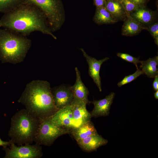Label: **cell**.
<instances>
[{
  "instance_id": "cell-1",
  "label": "cell",
  "mask_w": 158,
  "mask_h": 158,
  "mask_svg": "<svg viewBox=\"0 0 158 158\" xmlns=\"http://www.w3.org/2000/svg\"><path fill=\"white\" fill-rule=\"evenodd\" d=\"M0 27L26 36L33 32L38 31L57 39L50 28L44 14L31 5L22 4L4 13L0 19Z\"/></svg>"
},
{
  "instance_id": "cell-2",
  "label": "cell",
  "mask_w": 158,
  "mask_h": 158,
  "mask_svg": "<svg viewBox=\"0 0 158 158\" xmlns=\"http://www.w3.org/2000/svg\"><path fill=\"white\" fill-rule=\"evenodd\" d=\"M18 102L39 119L50 117L58 110L54 103L50 84L46 81L35 80L28 83Z\"/></svg>"
},
{
  "instance_id": "cell-3",
  "label": "cell",
  "mask_w": 158,
  "mask_h": 158,
  "mask_svg": "<svg viewBox=\"0 0 158 158\" xmlns=\"http://www.w3.org/2000/svg\"><path fill=\"white\" fill-rule=\"evenodd\" d=\"M31 45V40L26 36L7 28L0 30L2 63L16 64L23 61Z\"/></svg>"
},
{
  "instance_id": "cell-4",
  "label": "cell",
  "mask_w": 158,
  "mask_h": 158,
  "mask_svg": "<svg viewBox=\"0 0 158 158\" xmlns=\"http://www.w3.org/2000/svg\"><path fill=\"white\" fill-rule=\"evenodd\" d=\"M40 120L25 109L19 110L11 118L8 136L18 146L31 144L34 142Z\"/></svg>"
},
{
  "instance_id": "cell-5",
  "label": "cell",
  "mask_w": 158,
  "mask_h": 158,
  "mask_svg": "<svg viewBox=\"0 0 158 158\" xmlns=\"http://www.w3.org/2000/svg\"><path fill=\"white\" fill-rule=\"evenodd\" d=\"M23 4L32 5L38 8L45 16L52 32L59 30L64 22L65 12L61 0H24Z\"/></svg>"
},
{
  "instance_id": "cell-6",
  "label": "cell",
  "mask_w": 158,
  "mask_h": 158,
  "mask_svg": "<svg viewBox=\"0 0 158 158\" xmlns=\"http://www.w3.org/2000/svg\"><path fill=\"white\" fill-rule=\"evenodd\" d=\"M70 129L54 125L49 117L40 119L34 142L40 145L50 146L59 137L69 133Z\"/></svg>"
},
{
  "instance_id": "cell-7",
  "label": "cell",
  "mask_w": 158,
  "mask_h": 158,
  "mask_svg": "<svg viewBox=\"0 0 158 158\" xmlns=\"http://www.w3.org/2000/svg\"><path fill=\"white\" fill-rule=\"evenodd\" d=\"M9 146L3 148L5 152L4 158H40L43 155L42 147L35 143L17 146L12 142Z\"/></svg>"
},
{
  "instance_id": "cell-8",
  "label": "cell",
  "mask_w": 158,
  "mask_h": 158,
  "mask_svg": "<svg viewBox=\"0 0 158 158\" xmlns=\"http://www.w3.org/2000/svg\"><path fill=\"white\" fill-rule=\"evenodd\" d=\"M49 118L51 122L56 126L70 129L77 128L73 118L71 105L58 110Z\"/></svg>"
},
{
  "instance_id": "cell-9",
  "label": "cell",
  "mask_w": 158,
  "mask_h": 158,
  "mask_svg": "<svg viewBox=\"0 0 158 158\" xmlns=\"http://www.w3.org/2000/svg\"><path fill=\"white\" fill-rule=\"evenodd\" d=\"M51 92L54 105L58 110L71 105L74 97L70 86L55 87L51 88Z\"/></svg>"
},
{
  "instance_id": "cell-10",
  "label": "cell",
  "mask_w": 158,
  "mask_h": 158,
  "mask_svg": "<svg viewBox=\"0 0 158 158\" xmlns=\"http://www.w3.org/2000/svg\"><path fill=\"white\" fill-rule=\"evenodd\" d=\"M80 50L88 63L89 75L92 79L99 91H102L101 78L99 74L100 68L102 64L109 59V58L106 57L102 59L97 60L95 58L89 56L82 48H80Z\"/></svg>"
},
{
  "instance_id": "cell-11",
  "label": "cell",
  "mask_w": 158,
  "mask_h": 158,
  "mask_svg": "<svg viewBox=\"0 0 158 158\" xmlns=\"http://www.w3.org/2000/svg\"><path fill=\"white\" fill-rule=\"evenodd\" d=\"M86 104L83 102L74 99L71 104L73 118L77 127L90 121L91 116L86 109Z\"/></svg>"
},
{
  "instance_id": "cell-12",
  "label": "cell",
  "mask_w": 158,
  "mask_h": 158,
  "mask_svg": "<svg viewBox=\"0 0 158 158\" xmlns=\"http://www.w3.org/2000/svg\"><path fill=\"white\" fill-rule=\"evenodd\" d=\"M115 95V93L112 92L103 99L90 102L94 106V108L90 113L91 117L108 115Z\"/></svg>"
},
{
  "instance_id": "cell-13",
  "label": "cell",
  "mask_w": 158,
  "mask_h": 158,
  "mask_svg": "<svg viewBox=\"0 0 158 158\" xmlns=\"http://www.w3.org/2000/svg\"><path fill=\"white\" fill-rule=\"evenodd\" d=\"M75 82L73 85L70 86L73 94V99L83 102L87 104L89 102L88 99L89 91L82 81L80 73L77 67L75 68Z\"/></svg>"
},
{
  "instance_id": "cell-14",
  "label": "cell",
  "mask_w": 158,
  "mask_h": 158,
  "mask_svg": "<svg viewBox=\"0 0 158 158\" xmlns=\"http://www.w3.org/2000/svg\"><path fill=\"white\" fill-rule=\"evenodd\" d=\"M108 140L103 138L97 133L77 142L79 146L87 152L96 150L99 147L106 145Z\"/></svg>"
},
{
  "instance_id": "cell-15",
  "label": "cell",
  "mask_w": 158,
  "mask_h": 158,
  "mask_svg": "<svg viewBox=\"0 0 158 158\" xmlns=\"http://www.w3.org/2000/svg\"><path fill=\"white\" fill-rule=\"evenodd\" d=\"M156 13L155 11L149 10L142 5L131 13L130 16L145 26L153 23Z\"/></svg>"
},
{
  "instance_id": "cell-16",
  "label": "cell",
  "mask_w": 158,
  "mask_h": 158,
  "mask_svg": "<svg viewBox=\"0 0 158 158\" xmlns=\"http://www.w3.org/2000/svg\"><path fill=\"white\" fill-rule=\"evenodd\" d=\"M144 29H146V27L129 16L124 20L121 34L125 36H133L138 34Z\"/></svg>"
},
{
  "instance_id": "cell-17",
  "label": "cell",
  "mask_w": 158,
  "mask_h": 158,
  "mask_svg": "<svg viewBox=\"0 0 158 158\" xmlns=\"http://www.w3.org/2000/svg\"><path fill=\"white\" fill-rule=\"evenodd\" d=\"M70 131L77 142L97 133L90 121L82 124L77 128L72 129Z\"/></svg>"
},
{
  "instance_id": "cell-18",
  "label": "cell",
  "mask_w": 158,
  "mask_h": 158,
  "mask_svg": "<svg viewBox=\"0 0 158 158\" xmlns=\"http://www.w3.org/2000/svg\"><path fill=\"white\" fill-rule=\"evenodd\" d=\"M105 7L117 22L124 20L128 16L119 1L106 0Z\"/></svg>"
},
{
  "instance_id": "cell-19",
  "label": "cell",
  "mask_w": 158,
  "mask_h": 158,
  "mask_svg": "<svg viewBox=\"0 0 158 158\" xmlns=\"http://www.w3.org/2000/svg\"><path fill=\"white\" fill-rule=\"evenodd\" d=\"M140 68L144 74L148 77L154 78L158 75V69L157 66L158 64V56H155L152 58H149L146 61H141Z\"/></svg>"
},
{
  "instance_id": "cell-20",
  "label": "cell",
  "mask_w": 158,
  "mask_h": 158,
  "mask_svg": "<svg viewBox=\"0 0 158 158\" xmlns=\"http://www.w3.org/2000/svg\"><path fill=\"white\" fill-rule=\"evenodd\" d=\"M93 20L98 25L111 24L117 22L105 6L96 7Z\"/></svg>"
},
{
  "instance_id": "cell-21",
  "label": "cell",
  "mask_w": 158,
  "mask_h": 158,
  "mask_svg": "<svg viewBox=\"0 0 158 158\" xmlns=\"http://www.w3.org/2000/svg\"><path fill=\"white\" fill-rule=\"evenodd\" d=\"M24 0H0V12H8L23 4Z\"/></svg>"
},
{
  "instance_id": "cell-22",
  "label": "cell",
  "mask_w": 158,
  "mask_h": 158,
  "mask_svg": "<svg viewBox=\"0 0 158 158\" xmlns=\"http://www.w3.org/2000/svg\"><path fill=\"white\" fill-rule=\"evenodd\" d=\"M119 1L128 16H130L131 13L142 6L136 4L130 0H120Z\"/></svg>"
},
{
  "instance_id": "cell-23",
  "label": "cell",
  "mask_w": 158,
  "mask_h": 158,
  "mask_svg": "<svg viewBox=\"0 0 158 158\" xmlns=\"http://www.w3.org/2000/svg\"><path fill=\"white\" fill-rule=\"evenodd\" d=\"M144 74L142 70L139 68L137 69L136 71L134 73L125 76L121 81L118 83L117 85L119 87H121L135 80L140 75Z\"/></svg>"
},
{
  "instance_id": "cell-24",
  "label": "cell",
  "mask_w": 158,
  "mask_h": 158,
  "mask_svg": "<svg viewBox=\"0 0 158 158\" xmlns=\"http://www.w3.org/2000/svg\"><path fill=\"white\" fill-rule=\"evenodd\" d=\"M117 56L127 61L133 63L135 65L137 69L138 68V64L140 63L141 62L139 58H136L128 54L121 53H117Z\"/></svg>"
},
{
  "instance_id": "cell-25",
  "label": "cell",
  "mask_w": 158,
  "mask_h": 158,
  "mask_svg": "<svg viewBox=\"0 0 158 158\" xmlns=\"http://www.w3.org/2000/svg\"><path fill=\"white\" fill-rule=\"evenodd\" d=\"M146 30L149 32L154 39L156 37H158V22L152 23L146 27Z\"/></svg>"
},
{
  "instance_id": "cell-26",
  "label": "cell",
  "mask_w": 158,
  "mask_h": 158,
  "mask_svg": "<svg viewBox=\"0 0 158 158\" xmlns=\"http://www.w3.org/2000/svg\"><path fill=\"white\" fill-rule=\"evenodd\" d=\"M106 0H94L96 7L105 6Z\"/></svg>"
},
{
  "instance_id": "cell-27",
  "label": "cell",
  "mask_w": 158,
  "mask_h": 158,
  "mask_svg": "<svg viewBox=\"0 0 158 158\" xmlns=\"http://www.w3.org/2000/svg\"><path fill=\"white\" fill-rule=\"evenodd\" d=\"M13 142L11 140L8 141H4L2 140L0 138V146H2L3 148H5L8 146H9L12 142Z\"/></svg>"
},
{
  "instance_id": "cell-28",
  "label": "cell",
  "mask_w": 158,
  "mask_h": 158,
  "mask_svg": "<svg viewBox=\"0 0 158 158\" xmlns=\"http://www.w3.org/2000/svg\"><path fill=\"white\" fill-rule=\"evenodd\" d=\"M154 80L153 83V89L155 91L158 90V75L154 78Z\"/></svg>"
},
{
  "instance_id": "cell-29",
  "label": "cell",
  "mask_w": 158,
  "mask_h": 158,
  "mask_svg": "<svg viewBox=\"0 0 158 158\" xmlns=\"http://www.w3.org/2000/svg\"><path fill=\"white\" fill-rule=\"evenodd\" d=\"M134 3L138 5H143L144 3V0H130Z\"/></svg>"
},
{
  "instance_id": "cell-30",
  "label": "cell",
  "mask_w": 158,
  "mask_h": 158,
  "mask_svg": "<svg viewBox=\"0 0 158 158\" xmlns=\"http://www.w3.org/2000/svg\"><path fill=\"white\" fill-rule=\"evenodd\" d=\"M154 98L157 99H158V90L156 91V92L154 94Z\"/></svg>"
},
{
  "instance_id": "cell-31",
  "label": "cell",
  "mask_w": 158,
  "mask_h": 158,
  "mask_svg": "<svg viewBox=\"0 0 158 158\" xmlns=\"http://www.w3.org/2000/svg\"><path fill=\"white\" fill-rule=\"evenodd\" d=\"M154 41L155 43L157 45H158V37H156L154 39Z\"/></svg>"
},
{
  "instance_id": "cell-32",
  "label": "cell",
  "mask_w": 158,
  "mask_h": 158,
  "mask_svg": "<svg viewBox=\"0 0 158 158\" xmlns=\"http://www.w3.org/2000/svg\"><path fill=\"white\" fill-rule=\"evenodd\" d=\"M108 0L119 1V0Z\"/></svg>"
},
{
  "instance_id": "cell-33",
  "label": "cell",
  "mask_w": 158,
  "mask_h": 158,
  "mask_svg": "<svg viewBox=\"0 0 158 158\" xmlns=\"http://www.w3.org/2000/svg\"></svg>"
}]
</instances>
